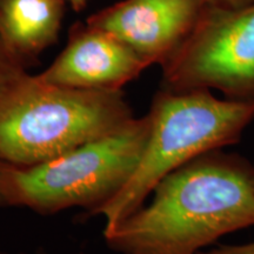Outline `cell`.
Returning <instances> with one entry per match:
<instances>
[{
	"label": "cell",
	"mask_w": 254,
	"mask_h": 254,
	"mask_svg": "<svg viewBox=\"0 0 254 254\" xmlns=\"http://www.w3.org/2000/svg\"><path fill=\"white\" fill-rule=\"evenodd\" d=\"M1 164H2V160H0V166H1Z\"/></svg>",
	"instance_id": "cell-14"
},
{
	"label": "cell",
	"mask_w": 254,
	"mask_h": 254,
	"mask_svg": "<svg viewBox=\"0 0 254 254\" xmlns=\"http://www.w3.org/2000/svg\"><path fill=\"white\" fill-rule=\"evenodd\" d=\"M252 163H253V167H254V161H252Z\"/></svg>",
	"instance_id": "cell-15"
},
{
	"label": "cell",
	"mask_w": 254,
	"mask_h": 254,
	"mask_svg": "<svg viewBox=\"0 0 254 254\" xmlns=\"http://www.w3.org/2000/svg\"><path fill=\"white\" fill-rule=\"evenodd\" d=\"M134 118L122 90H80L23 73L0 91V160L45 163L123 128Z\"/></svg>",
	"instance_id": "cell-2"
},
{
	"label": "cell",
	"mask_w": 254,
	"mask_h": 254,
	"mask_svg": "<svg viewBox=\"0 0 254 254\" xmlns=\"http://www.w3.org/2000/svg\"><path fill=\"white\" fill-rule=\"evenodd\" d=\"M0 254H6V253H4L1 250H0Z\"/></svg>",
	"instance_id": "cell-13"
},
{
	"label": "cell",
	"mask_w": 254,
	"mask_h": 254,
	"mask_svg": "<svg viewBox=\"0 0 254 254\" xmlns=\"http://www.w3.org/2000/svg\"><path fill=\"white\" fill-rule=\"evenodd\" d=\"M148 114L117 132L45 163L0 166V206L53 213L73 206L92 213L112 199L134 173L150 135Z\"/></svg>",
	"instance_id": "cell-4"
},
{
	"label": "cell",
	"mask_w": 254,
	"mask_h": 254,
	"mask_svg": "<svg viewBox=\"0 0 254 254\" xmlns=\"http://www.w3.org/2000/svg\"><path fill=\"white\" fill-rule=\"evenodd\" d=\"M198 254H254V241L240 245H218L212 249H206Z\"/></svg>",
	"instance_id": "cell-10"
},
{
	"label": "cell",
	"mask_w": 254,
	"mask_h": 254,
	"mask_svg": "<svg viewBox=\"0 0 254 254\" xmlns=\"http://www.w3.org/2000/svg\"><path fill=\"white\" fill-rule=\"evenodd\" d=\"M161 68L166 90H217L227 99L254 104V5L206 2L192 32Z\"/></svg>",
	"instance_id": "cell-5"
},
{
	"label": "cell",
	"mask_w": 254,
	"mask_h": 254,
	"mask_svg": "<svg viewBox=\"0 0 254 254\" xmlns=\"http://www.w3.org/2000/svg\"><path fill=\"white\" fill-rule=\"evenodd\" d=\"M206 2L226 8H243L254 5V0H206Z\"/></svg>",
	"instance_id": "cell-11"
},
{
	"label": "cell",
	"mask_w": 254,
	"mask_h": 254,
	"mask_svg": "<svg viewBox=\"0 0 254 254\" xmlns=\"http://www.w3.org/2000/svg\"><path fill=\"white\" fill-rule=\"evenodd\" d=\"M151 129L144 153L125 186L93 214L105 218L104 233L144 205L165 177L206 152L240 141L254 122V104L220 99L211 90L170 91L152 101Z\"/></svg>",
	"instance_id": "cell-3"
},
{
	"label": "cell",
	"mask_w": 254,
	"mask_h": 254,
	"mask_svg": "<svg viewBox=\"0 0 254 254\" xmlns=\"http://www.w3.org/2000/svg\"><path fill=\"white\" fill-rule=\"evenodd\" d=\"M153 198L104 233L122 254H198L254 226V167L224 148L206 152L155 186Z\"/></svg>",
	"instance_id": "cell-1"
},
{
	"label": "cell",
	"mask_w": 254,
	"mask_h": 254,
	"mask_svg": "<svg viewBox=\"0 0 254 254\" xmlns=\"http://www.w3.org/2000/svg\"><path fill=\"white\" fill-rule=\"evenodd\" d=\"M25 72V64L9 50L0 34V91Z\"/></svg>",
	"instance_id": "cell-9"
},
{
	"label": "cell",
	"mask_w": 254,
	"mask_h": 254,
	"mask_svg": "<svg viewBox=\"0 0 254 254\" xmlns=\"http://www.w3.org/2000/svg\"><path fill=\"white\" fill-rule=\"evenodd\" d=\"M63 1L68 2V4L72 6V8L74 9L75 12H80L85 7H86L88 0H63Z\"/></svg>",
	"instance_id": "cell-12"
},
{
	"label": "cell",
	"mask_w": 254,
	"mask_h": 254,
	"mask_svg": "<svg viewBox=\"0 0 254 254\" xmlns=\"http://www.w3.org/2000/svg\"><path fill=\"white\" fill-rule=\"evenodd\" d=\"M150 67L123 41L86 23L71 27L67 45L45 71L47 84L80 90H122Z\"/></svg>",
	"instance_id": "cell-7"
},
{
	"label": "cell",
	"mask_w": 254,
	"mask_h": 254,
	"mask_svg": "<svg viewBox=\"0 0 254 254\" xmlns=\"http://www.w3.org/2000/svg\"><path fill=\"white\" fill-rule=\"evenodd\" d=\"M63 0H0V34L27 66L58 39Z\"/></svg>",
	"instance_id": "cell-8"
},
{
	"label": "cell",
	"mask_w": 254,
	"mask_h": 254,
	"mask_svg": "<svg viewBox=\"0 0 254 254\" xmlns=\"http://www.w3.org/2000/svg\"><path fill=\"white\" fill-rule=\"evenodd\" d=\"M206 0H124L86 24L112 34L148 65L163 66L195 26Z\"/></svg>",
	"instance_id": "cell-6"
}]
</instances>
